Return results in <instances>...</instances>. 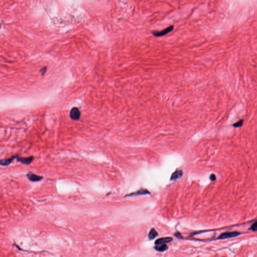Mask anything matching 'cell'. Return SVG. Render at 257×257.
I'll list each match as a JSON object with an SVG mask.
<instances>
[{
    "instance_id": "1",
    "label": "cell",
    "mask_w": 257,
    "mask_h": 257,
    "mask_svg": "<svg viewBox=\"0 0 257 257\" xmlns=\"http://www.w3.org/2000/svg\"><path fill=\"white\" fill-rule=\"evenodd\" d=\"M241 235V233L237 231H231V232H226L222 234L217 238V240H224L229 238H235Z\"/></svg>"
},
{
    "instance_id": "2",
    "label": "cell",
    "mask_w": 257,
    "mask_h": 257,
    "mask_svg": "<svg viewBox=\"0 0 257 257\" xmlns=\"http://www.w3.org/2000/svg\"><path fill=\"white\" fill-rule=\"evenodd\" d=\"M174 29V26H170L166 28L165 29L162 30L161 31H155L153 32V35L155 37L163 36L166 35L172 31Z\"/></svg>"
},
{
    "instance_id": "3",
    "label": "cell",
    "mask_w": 257,
    "mask_h": 257,
    "mask_svg": "<svg viewBox=\"0 0 257 257\" xmlns=\"http://www.w3.org/2000/svg\"><path fill=\"white\" fill-rule=\"evenodd\" d=\"M70 117L72 120L77 121L80 119V111L78 108L74 107L71 109L70 112Z\"/></svg>"
},
{
    "instance_id": "4",
    "label": "cell",
    "mask_w": 257,
    "mask_h": 257,
    "mask_svg": "<svg viewBox=\"0 0 257 257\" xmlns=\"http://www.w3.org/2000/svg\"><path fill=\"white\" fill-rule=\"evenodd\" d=\"M26 175L28 179L32 182H38L43 178V177L42 176L37 175L31 172H28Z\"/></svg>"
},
{
    "instance_id": "5",
    "label": "cell",
    "mask_w": 257,
    "mask_h": 257,
    "mask_svg": "<svg viewBox=\"0 0 257 257\" xmlns=\"http://www.w3.org/2000/svg\"><path fill=\"white\" fill-rule=\"evenodd\" d=\"M16 159L17 161L21 162V163L24 164L25 165H29L31 163L34 159L33 156L29 157H21L18 155Z\"/></svg>"
},
{
    "instance_id": "6",
    "label": "cell",
    "mask_w": 257,
    "mask_h": 257,
    "mask_svg": "<svg viewBox=\"0 0 257 257\" xmlns=\"http://www.w3.org/2000/svg\"><path fill=\"white\" fill-rule=\"evenodd\" d=\"M150 193L147 190L145 189H141L138 191L132 192L128 195H126L125 197H131V196H138V195H150Z\"/></svg>"
},
{
    "instance_id": "7",
    "label": "cell",
    "mask_w": 257,
    "mask_h": 257,
    "mask_svg": "<svg viewBox=\"0 0 257 257\" xmlns=\"http://www.w3.org/2000/svg\"><path fill=\"white\" fill-rule=\"evenodd\" d=\"M173 241V238L171 237H165V238H161L158 239L156 240L155 242V245H161V244H166L169 243Z\"/></svg>"
},
{
    "instance_id": "8",
    "label": "cell",
    "mask_w": 257,
    "mask_h": 257,
    "mask_svg": "<svg viewBox=\"0 0 257 257\" xmlns=\"http://www.w3.org/2000/svg\"><path fill=\"white\" fill-rule=\"evenodd\" d=\"M183 175L182 170H178L174 172L171 176V181H176L180 179Z\"/></svg>"
},
{
    "instance_id": "9",
    "label": "cell",
    "mask_w": 257,
    "mask_h": 257,
    "mask_svg": "<svg viewBox=\"0 0 257 257\" xmlns=\"http://www.w3.org/2000/svg\"><path fill=\"white\" fill-rule=\"evenodd\" d=\"M18 155H15L11 157V158H8L7 159H4V160H2L0 162V165L2 166H7L8 165H10V164L12 163L13 160L15 159L17 157Z\"/></svg>"
},
{
    "instance_id": "10",
    "label": "cell",
    "mask_w": 257,
    "mask_h": 257,
    "mask_svg": "<svg viewBox=\"0 0 257 257\" xmlns=\"http://www.w3.org/2000/svg\"><path fill=\"white\" fill-rule=\"evenodd\" d=\"M155 249L158 252H164L168 249V247L166 244H161L156 246V247H155Z\"/></svg>"
},
{
    "instance_id": "11",
    "label": "cell",
    "mask_w": 257,
    "mask_h": 257,
    "mask_svg": "<svg viewBox=\"0 0 257 257\" xmlns=\"http://www.w3.org/2000/svg\"><path fill=\"white\" fill-rule=\"evenodd\" d=\"M158 236V234L157 231L154 228H152L150 230L148 234V238L150 240H153L155 239V238H156Z\"/></svg>"
},
{
    "instance_id": "12",
    "label": "cell",
    "mask_w": 257,
    "mask_h": 257,
    "mask_svg": "<svg viewBox=\"0 0 257 257\" xmlns=\"http://www.w3.org/2000/svg\"><path fill=\"white\" fill-rule=\"evenodd\" d=\"M250 229L251 231H257V220L255 222L252 224V226H251L250 228Z\"/></svg>"
},
{
    "instance_id": "13",
    "label": "cell",
    "mask_w": 257,
    "mask_h": 257,
    "mask_svg": "<svg viewBox=\"0 0 257 257\" xmlns=\"http://www.w3.org/2000/svg\"><path fill=\"white\" fill-rule=\"evenodd\" d=\"M244 121L243 120H240V121H238V122H236V123L234 124V125H233V126L234 127H235V128H239V127H241V126L243 125V124Z\"/></svg>"
},
{
    "instance_id": "14",
    "label": "cell",
    "mask_w": 257,
    "mask_h": 257,
    "mask_svg": "<svg viewBox=\"0 0 257 257\" xmlns=\"http://www.w3.org/2000/svg\"><path fill=\"white\" fill-rule=\"evenodd\" d=\"M209 179H210V180L212 181L216 180L217 177H216L215 174H211L210 175V177H209Z\"/></svg>"
},
{
    "instance_id": "15",
    "label": "cell",
    "mask_w": 257,
    "mask_h": 257,
    "mask_svg": "<svg viewBox=\"0 0 257 257\" xmlns=\"http://www.w3.org/2000/svg\"><path fill=\"white\" fill-rule=\"evenodd\" d=\"M175 236L177 238H179V239H182L183 238L182 236H181V235L179 233H176L175 235Z\"/></svg>"
},
{
    "instance_id": "16",
    "label": "cell",
    "mask_w": 257,
    "mask_h": 257,
    "mask_svg": "<svg viewBox=\"0 0 257 257\" xmlns=\"http://www.w3.org/2000/svg\"><path fill=\"white\" fill-rule=\"evenodd\" d=\"M46 71V67H44L41 70V72L42 73V75H44Z\"/></svg>"
}]
</instances>
